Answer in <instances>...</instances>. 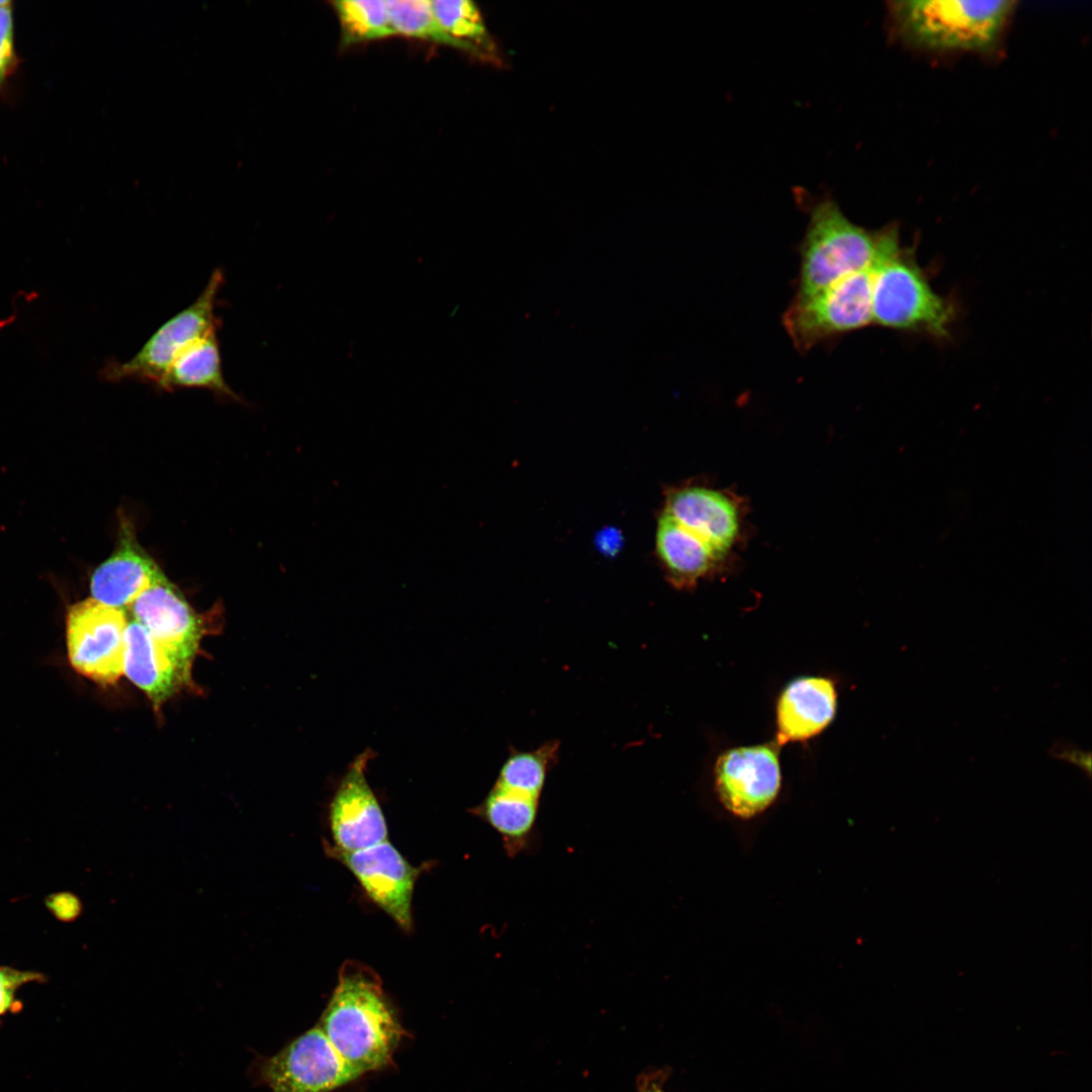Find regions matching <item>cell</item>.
I'll return each mask as SVG.
<instances>
[{
    "label": "cell",
    "mask_w": 1092,
    "mask_h": 1092,
    "mask_svg": "<svg viewBox=\"0 0 1092 1092\" xmlns=\"http://www.w3.org/2000/svg\"><path fill=\"white\" fill-rule=\"evenodd\" d=\"M874 267L809 296L795 297L784 314V326L796 348L808 351L824 340L873 323Z\"/></svg>",
    "instance_id": "6"
},
{
    "label": "cell",
    "mask_w": 1092,
    "mask_h": 1092,
    "mask_svg": "<svg viewBox=\"0 0 1092 1092\" xmlns=\"http://www.w3.org/2000/svg\"><path fill=\"white\" fill-rule=\"evenodd\" d=\"M216 332L187 346L173 361L159 388L168 391L204 388L219 396L238 399L223 377Z\"/></svg>",
    "instance_id": "19"
},
{
    "label": "cell",
    "mask_w": 1092,
    "mask_h": 1092,
    "mask_svg": "<svg viewBox=\"0 0 1092 1092\" xmlns=\"http://www.w3.org/2000/svg\"><path fill=\"white\" fill-rule=\"evenodd\" d=\"M1051 755L1054 758L1067 761L1076 767L1082 769L1088 777L1091 775V753L1085 751L1076 745L1059 741L1056 742L1050 750Z\"/></svg>",
    "instance_id": "27"
},
{
    "label": "cell",
    "mask_w": 1092,
    "mask_h": 1092,
    "mask_svg": "<svg viewBox=\"0 0 1092 1092\" xmlns=\"http://www.w3.org/2000/svg\"><path fill=\"white\" fill-rule=\"evenodd\" d=\"M431 3L440 26L458 44L459 50L486 61L497 59L482 15L473 2L435 0Z\"/></svg>",
    "instance_id": "21"
},
{
    "label": "cell",
    "mask_w": 1092,
    "mask_h": 1092,
    "mask_svg": "<svg viewBox=\"0 0 1092 1092\" xmlns=\"http://www.w3.org/2000/svg\"><path fill=\"white\" fill-rule=\"evenodd\" d=\"M895 226L870 232L849 220L831 198L811 209L801 245V265L795 297H806L847 277L873 268Z\"/></svg>",
    "instance_id": "2"
},
{
    "label": "cell",
    "mask_w": 1092,
    "mask_h": 1092,
    "mask_svg": "<svg viewBox=\"0 0 1092 1092\" xmlns=\"http://www.w3.org/2000/svg\"><path fill=\"white\" fill-rule=\"evenodd\" d=\"M618 539H619L618 534H614V532L609 533V532L606 531V533L601 534L599 542L603 543V542L608 541V545L606 546V548L604 550L610 551V549H616L617 548V546L619 544Z\"/></svg>",
    "instance_id": "28"
},
{
    "label": "cell",
    "mask_w": 1092,
    "mask_h": 1092,
    "mask_svg": "<svg viewBox=\"0 0 1092 1092\" xmlns=\"http://www.w3.org/2000/svg\"><path fill=\"white\" fill-rule=\"evenodd\" d=\"M133 620L164 649L187 685L202 637V621L180 590L166 577L145 590L130 606Z\"/></svg>",
    "instance_id": "9"
},
{
    "label": "cell",
    "mask_w": 1092,
    "mask_h": 1092,
    "mask_svg": "<svg viewBox=\"0 0 1092 1092\" xmlns=\"http://www.w3.org/2000/svg\"><path fill=\"white\" fill-rule=\"evenodd\" d=\"M13 21L9 1H0V83L14 65Z\"/></svg>",
    "instance_id": "25"
},
{
    "label": "cell",
    "mask_w": 1092,
    "mask_h": 1092,
    "mask_svg": "<svg viewBox=\"0 0 1092 1092\" xmlns=\"http://www.w3.org/2000/svg\"><path fill=\"white\" fill-rule=\"evenodd\" d=\"M541 799L494 784L473 811L502 837L508 856L535 854L541 847Z\"/></svg>",
    "instance_id": "16"
},
{
    "label": "cell",
    "mask_w": 1092,
    "mask_h": 1092,
    "mask_svg": "<svg viewBox=\"0 0 1092 1092\" xmlns=\"http://www.w3.org/2000/svg\"><path fill=\"white\" fill-rule=\"evenodd\" d=\"M388 17L394 34L405 35L449 46L458 44L442 29L427 0L386 1Z\"/></svg>",
    "instance_id": "23"
},
{
    "label": "cell",
    "mask_w": 1092,
    "mask_h": 1092,
    "mask_svg": "<svg viewBox=\"0 0 1092 1092\" xmlns=\"http://www.w3.org/2000/svg\"><path fill=\"white\" fill-rule=\"evenodd\" d=\"M656 553L669 581L694 585L720 557L702 539L663 513L656 530Z\"/></svg>",
    "instance_id": "18"
},
{
    "label": "cell",
    "mask_w": 1092,
    "mask_h": 1092,
    "mask_svg": "<svg viewBox=\"0 0 1092 1092\" xmlns=\"http://www.w3.org/2000/svg\"><path fill=\"white\" fill-rule=\"evenodd\" d=\"M873 323L883 327L946 336L953 310L929 285L899 236L884 249L873 271Z\"/></svg>",
    "instance_id": "4"
},
{
    "label": "cell",
    "mask_w": 1092,
    "mask_h": 1092,
    "mask_svg": "<svg viewBox=\"0 0 1092 1092\" xmlns=\"http://www.w3.org/2000/svg\"><path fill=\"white\" fill-rule=\"evenodd\" d=\"M721 803L732 814L749 818L765 810L781 786L777 744L737 747L723 753L715 766Z\"/></svg>",
    "instance_id": "10"
},
{
    "label": "cell",
    "mask_w": 1092,
    "mask_h": 1092,
    "mask_svg": "<svg viewBox=\"0 0 1092 1092\" xmlns=\"http://www.w3.org/2000/svg\"><path fill=\"white\" fill-rule=\"evenodd\" d=\"M332 5L340 22L342 47L394 35L386 1L345 0L333 1Z\"/></svg>",
    "instance_id": "22"
},
{
    "label": "cell",
    "mask_w": 1092,
    "mask_h": 1092,
    "mask_svg": "<svg viewBox=\"0 0 1092 1092\" xmlns=\"http://www.w3.org/2000/svg\"><path fill=\"white\" fill-rule=\"evenodd\" d=\"M253 1084L271 1092H330L362 1075L314 1026L270 1057L257 1056L250 1066Z\"/></svg>",
    "instance_id": "7"
},
{
    "label": "cell",
    "mask_w": 1092,
    "mask_h": 1092,
    "mask_svg": "<svg viewBox=\"0 0 1092 1092\" xmlns=\"http://www.w3.org/2000/svg\"><path fill=\"white\" fill-rule=\"evenodd\" d=\"M165 577L138 542L131 522L122 516L116 548L93 572L90 589L94 600L124 610Z\"/></svg>",
    "instance_id": "13"
},
{
    "label": "cell",
    "mask_w": 1092,
    "mask_h": 1092,
    "mask_svg": "<svg viewBox=\"0 0 1092 1092\" xmlns=\"http://www.w3.org/2000/svg\"><path fill=\"white\" fill-rule=\"evenodd\" d=\"M223 273L216 268L196 299L162 324L129 360L111 358L99 370L103 381L136 380L160 387L176 357L191 343L217 331V294Z\"/></svg>",
    "instance_id": "5"
},
{
    "label": "cell",
    "mask_w": 1092,
    "mask_h": 1092,
    "mask_svg": "<svg viewBox=\"0 0 1092 1092\" xmlns=\"http://www.w3.org/2000/svg\"><path fill=\"white\" fill-rule=\"evenodd\" d=\"M652 1092H661V1091H658V1090H654V1091H652Z\"/></svg>",
    "instance_id": "29"
},
{
    "label": "cell",
    "mask_w": 1092,
    "mask_h": 1092,
    "mask_svg": "<svg viewBox=\"0 0 1092 1092\" xmlns=\"http://www.w3.org/2000/svg\"><path fill=\"white\" fill-rule=\"evenodd\" d=\"M559 749L557 739L547 740L530 750L511 746L494 784L542 799L549 772L559 760Z\"/></svg>",
    "instance_id": "20"
},
{
    "label": "cell",
    "mask_w": 1092,
    "mask_h": 1092,
    "mask_svg": "<svg viewBox=\"0 0 1092 1092\" xmlns=\"http://www.w3.org/2000/svg\"><path fill=\"white\" fill-rule=\"evenodd\" d=\"M1013 1H897L892 16L915 43L931 50L987 51L998 40Z\"/></svg>",
    "instance_id": "3"
},
{
    "label": "cell",
    "mask_w": 1092,
    "mask_h": 1092,
    "mask_svg": "<svg viewBox=\"0 0 1092 1092\" xmlns=\"http://www.w3.org/2000/svg\"><path fill=\"white\" fill-rule=\"evenodd\" d=\"M46 905L58 919L66 922L76 919L82 910L78 897L68 892L49 896Z\"/></svg>",
    "instance_id": "26"
},
{
    "label": "cell",
    "mask_w": 1092,
    "mask_h": 1092,
    "mask_svg": "<svg viewBox=\"0 0 1092 1092\" xmlns=\"http://www.w3.org/2000/svg\"><path fill=\"white\" fill-rule=\"evenodd\" d=\"M706 542L722 558L739 531L737 506L727 494L704 486H688L668 494L664 512Z\"/></svg>",
    "instance_id": "14"
},
{
    "label": "cell",
    "mask_w": 1092,
    "mask_h": 1092,
    "mask_svg": "<svg viewBox=\"0 0 1092 1092\" xmlns=\"http://www.w3.org/2000/svg\"><path fill=\"white\" fill-rule=\"evenodd\" d=\"M127 624L124 610L94 599L73 605L67 615L66 636L74 669L100 685L116 682L123 673Z\"/></svg>",
    "instance_id": "8"
},
{
    "label": "cell",
    "mask_w": 1092,
    "mask_h": 1092,
    "mask_svg": "<svg viewBox=\"0 0 1092 1092\" xmlns=\"http://www.w3.org/2000/svg\"><path fill=\"white\" fill-rule=\"evenodd\" d=\"M373 755L366 749L355 757L333 797L330 819L338 851H358L387 840L383 813L365 775Z\"/></svg>",
    "instance_id": "11"
},
{
    "label": "cell",
    "mask_w": 1092,
    "mask_h": 1092,
    "mask_svg": "<svg viewBox=\"0 0 1092 1092\" xmlns=\"http://www.w3.org/2000/svg\"><path fill=\"white\" fill-rule=\"evenodd\" d=\"M123 673L157 709L187 685L164 649L133 619L128 621L124 635Z\"/></svg>",
    "instance_id": "17"
},
{
    "label": "cell",
    "mask_w": 1092,
    "mask_h": 1092,
    "mask_svg": "<svg viewBox=\"0 0 1092 1092\" xmlns=\"http://www.w3.org/2000/svg\"><path fill=\"white\" fill-rule=\"evenodd\" d=\"M836 691L831 680L808 676L792 681L777 705L778 744L803 741L820 733L832 720Z\"/></svg>",
    "instance_id": "15"
},
{
    "label": "cell",
    "mask_w": 1092,
    "mask_h": 1092,
    "mask_svg": "<svg viewBox=\"0 0 1092 1092\" xmlns=\"http://www.w3.org/2000/svg\"><path fill=\"white\" fill-rule=\"evenodd\" d=\"M47 977L35 971H22L8 966L0 967V1018L22 1009L16 998L18 990L30 983H42Z\"/></svg>",
    "instance_id": "24"
},
{
    "label": "cell",
    "mask_w": 1092,
    "mask_h": 1092,
    "mask_svg": "<svg viewBox=\"0 0 1092 1092\" xmlns=\"http://www.w3.org/2000/svg\"><path fill=\"white\" fill-rule=\"evenodd\" d=\"M368 896L403 929L412 925V898L416 881L414 868L387 840L353 851H338Z\"/></svg>",
    "instance_id": "12"
},
{
    "label": "cell",
    "mask_w": 1092,
    "mask_h": 1092,
    "mask_svg": "<svg viewBox=\"0 0 1092 1092\" xmlns=\"http://www.w3.org/2000/svg\"><path fill=\"white\" fill-rule=\"evenodd\" d=\"M342 1058L360 1071L385 1067L403 1033L380 981L347 965L317 1025Z\"/></svg>",
    "instance_id": "1"
}]
</instances>
